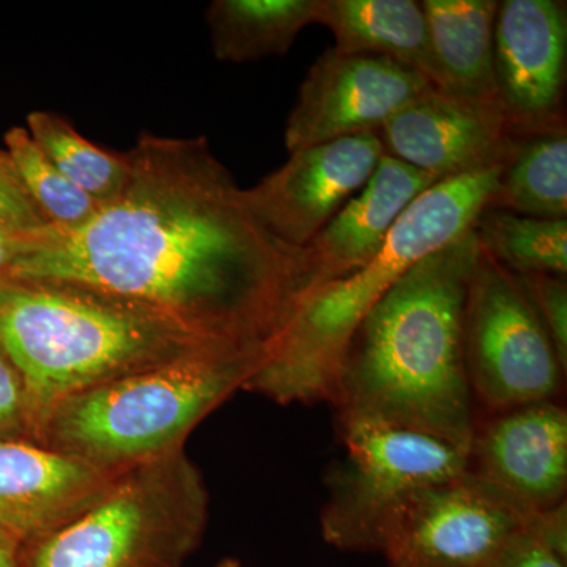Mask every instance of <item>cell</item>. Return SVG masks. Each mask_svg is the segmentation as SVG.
Masks as SVG:
<instances>
[{
    "instance_id": "6da1fadb",
    "label": "cell",
    "mask_w": 567,
    "mask_h": 567,
    "mask_svg": "<svg viewBox=\"0 0 567 567\" xmlns=\"http://www.w3.org/2000/svg\"><path fill=\"white\" fill-rule=\"evenodd\" d=\"M121 196L76 229L25 237L9 278L132 300L210 344L267 349L308 295L305 251L279 241L207 137L142 133Z\"/></svg>"
},
{
    "instance_id": "7a4b0ae2",
    "label": "cell",
    "mask_w": 567,
    "mask_h": 567,
    "mask_svg": "<svg viewBox=\"0 0 567 567\" xmlns=\"http://www.w3.org/2000/svg\"><path fill=\"white\" fill-rule=\"evenodd\" d=\"M477 252L472 229L410 268L361 320L331 402L338 427L404 429L466 454L480 415L464 352L466 292Z\"/></svg>"
},
{
    "instance_id": "3957f363",
    "label": "cell",
    "mask_w": 567,
    "mask_h": 567,
    "mask_svg": "<svg viewBox=\"0 0 567 567\" xmlns=\"http://www.w3.org/2000/svg\"><path fill=\"white\" fill-rule=\"evenodd\" d=\"M212 346L218 344L117 295L55 279L0 278V353L24 383L35 443L71 395Z\"/></svg>"
},
{
    "instance_id": "277c9868",
    "label": "cell",
    "mask_w": 567,
    "mask_h": 567,
    "mask_svg": "<svg viewBox=\"0 0 567 567\" xmlns=\"http://www.w3.org/2000/svg\"><path fill=\"white\" fill-rule=\"evenodd\" d=\"M503 166L445 178L421 193L371 262L306 298L268 342L245 390L281 405L331 404L358 324L410 268L473 229L494 199Z\"/></svg>"
},
{
    "instance_id": "5b68a950",
    "label": "cell",
    "mask_w": 567,
    "mask_h": 567,
    "mask_svg": "<svg viewBox=\"0 0 567 567\" xmlns=\"http://www.w3.org/2000/svg\"><path fill=\"white\" fill-rule=\"evenodd\" d=\"M265 349L212 346L71 395L41 425L37 443L125 472L182 447L235 391Z\"/></svg>"
},
{
    "instance_id": "8992f818",
    "label": "cell",
    "mask_w": 567,
    "mask_h": 567,
    "mask_svg": "<svg viewBox=\"0 0 567 567\" xmlns=\"http://www.w3.org/2000/svg\"><path fill=\"white\" fill-rule=\"evenodd\" d=\"M207 486L177 447L126 470L76 517L24 546V567H183L203 543Z\"/></svg>"
},
{
    "instance_id": "52a82bcc",
    "label": "cell",
    "mask_w": 567,
    "mask_h": 567,
    "mask_svg": "<svg viewBox=\"0 0 567 567\" xmlns=\"http://www.w3.org/2000/svg\"><path fill=\"white\" fill-rule=\"evenodd\" d=\"M344 456L324 476V543L341 551L382 554L410 499L468 472L466 454L432 436L374 424L338 427Z\"/></svg>"
},
{
    "instance_id": "ba28073f",
    "label": "cell",
    "mask_w": 567,
    "mask_h": 567,
    "mask_svg": "<svg viewBox=\"0 0 567 567\" xmlns=\"http://www.w3.org/2000/svg\"><path fill=\"white\" fill-rule=\"evenodd\" d=\"M464 352L470 390L486 413L561 394L567 371L524 287L481 246L466 292Z\"/></svg>"
},
{
    "instance_id": "9c48e42d",
    "label": "cell",
    "mask_w": 567,
    "mask_h": 567,
    "mask_svg": "<svg viewBox=\"0 0 567 567\" xmlns=\"http://www.w3.org/2000/svg\"><path fill=\"white\" fill-rule=\"evenodd\" d=\"M537 514L465 472L417 492L391 527L382 555L388 567H483L507 537L532 528Z\"/></svg>"
},
{
    "instance_id": "30bf717a",
    "label": "cell",
    "mask_w": 567,
    "mask_h": 567,
    "mask_svg": "<svg viewBox=\"0 0 567 567\" xmlns=\"http://www.w3.org/2000/svg\"><path fill=\"white\" fill-rule=\"evenodd\" d=\"M431 87L435 85L423 73L393 59L328 48L298 92L284 134L287 151L379 133L395 112Z\"/></svg>"
},
{
    "instance_id": "8fae6325",
    "label": "cell",
    "mask_w": 567,
    "mask_h": 567,
    "mask_svg": "<svg viewBox=\"0 0 567 567\" xmlns=\"http://www.w3.org/2000/svg\"><path fill=\"white\" fill-rule=\"evenodd\" d=\"M566 2H498L494 29L496 100L517 136L566 125Z\"/></svg>"
},
{
    "instance_id": "7c38bea8",
    "label": "cell",
    "mask_w": 567,
    "mask_h": 567,
    "mask_svg": "<svg viewBox=\"0 0 567 567\" xmlns=\"http://www.w3.org/2000/svg\"><path fill=\"white\" fill-rule=\"evenodd\" d=\"M383 155L377 133L311 145L245 189L246 200L279 241L303 249L363 188Z\"/></svg>"
},
{
    "instance_id": "4fadbf2b",
    "label": "cell",
    "mask_w": 567,
    "mask_h": 567,
    "mask_svg": "<svg viewBox=\"0 0 567 567\" xmlns=\"http://www.w3.org/2000/svg\"><path fill=\"white\" fill-rule=\"evenodd\" d=\"M386 155L436 181L503 166L517 134L498 103L431 87L380 128Z\"/></svg>"
},
{
    "instance_id": "5bb4252c",
    "label": "cell",
    "mask_w": 567,
    "mask_h": 567,
    "mask_svg": "<svg viewBox=\"0 0 567 567\" xmlns=\"http://www.w3.org/2000/svg\"><path fill=\"white\" fill-rule=\"evenodd\" d=\"M468 472L543 511L566 502L567 412L558 401L477 415Z\"/></svg>"
},
{
    "instance_id": "9a60e30c",
    "label": "cell",
    "mask_w": 567,
    "mask_h": 567,
    "mask_svg": "<svg viewBox=\"0 0 567 567\" xmlns=\"http://www.w3.org/2000/svg\"><path fill=\"white\" fill-rule=\"evenodd\" d=\"M122 473L31 440L0 442V528L28 546L91 506Z\"/></svg>"
},
{
    "instance_id": "2e32d148",
    "label": "cell",
    "mask_w": 567,
    "mask_h": 567,
    "mask_svg": "<svg viewBox=\"0 0 567 567\" xmlns=\"http://www.w3.org/2000/svg\"><path fill=\"white\" fill-rule=\"evenodd\" d=\"M436 182L385 153L363 188L305 246L306 298L371 262L405 208Z\"/></svg>"
},
{
    "instance_id": "e0dca14e",
    "label": "cell",
    "mask_w": 567,
    "mask_h": 567,
    "mask_svg": "<svg viewBox=\"0 0 567 567\" xmlns=\"http://www.w3.org/2000/svg\"><path fill=\"white\" fill-rule=\"evenodd\" d=\"M440 91L498 103L494 73L496 0H423Z\"/></svg>"
},
{
    "instance_id": "ac0fdd59",
    "label": "cell",
    "mask_w": 567,
    "mask_h": 567,
    "mask_svg": "<svg viewBox=\"0 0 567 567\" xmlns=\"http://www.w3.org/2000/svg\"><path fill=\"white\" fill-rule=\"evenodd\" d=\"M316 24L333 33L344 54L393 59L439 85L427 22L415 0H319Z\"/></svg>"
},
{
    "instance_id": "d6986e66",
    "label": "cell",
    "mask_w": 567,
    "mask_h": 567,
    "mask_svg": "<svg viewBox=\"0 0 567 567\" xmlns=\"http://www.w3.org/2000/svg\"><path fill=\"white\" fill-rule=\"evenodd\" d=\"M319 0H215L205 14L215 58L245 63L287 54L316 24Z\"/></svg>"
},
{
    "instance_id": "ffe728a7",
    "label": "cell",
    "mask_w": 567,
    "mask_h": 567,
    "mask_svg": "<svg viewBox=\"0 0 567 567\" xmlns=\"http://www.w3.org/2000/svg\"><path fill=\"white\" fill-rule=\"evenodd\" d=\"M487 208L529 218L566 219V125L517 137Z\"/></svg>"
},
{
    "instance_id": "44dd1931",
    "label": "cell",
    "mask_w": 567,
    "mask_h": 567,
    "mask_svg": "<svg viewBox=\"0 0 567 567\" xmlns=\"http://www.w3.org/2000/svg\"><path fill=\"white\" fill-rule=\"evenodd\" d=\"M25 130L52 164L100 207L125 189L132 167L128 153L99 147L55 112H31Z\"/></svg>"
},
{
    "instance_id": "7402d4cb",
    "label": "cell",
    "mask_w": 567,
    "mask_h": 567,
    "mask_svg": "<svg viewBox=\"0 0 567 567\" xmlns=\"http://www.w3.org/2000/svg\"><path fill=\"white\" fill-rule=\"evenodd\" d=\"M477 244L514 275L567 274V221L486 208L473 226Z\"/></svg>"
},
{
    "instance_id": "603a6c76",
    "label": "cell",
    "mask_w": 567,
    "mask_h": 567,
    "mask_svg": "<svg viewBox=\"0 0 567 567\" xmlns=\"http://www.w3.org/2000/svg\"><path fill=\"white\" fill-rule=\"evenodd\" d=\"M6 151L25 192L54 229H76L100 210V205L71 183L40 151L28 130L22 126L10 128L6 134Z\"/></svg>"
},
{
    "instance_id": "cb8c5ba5",
    "label": "cell",
    "mask_w": 567,
    "mask_h": 567,
    "mask_svg": "<svg viewBox=\"0 0 567 567\" xmlns=\"http://www.w3.org/2000/svg\"><path fill=\"white\" fill-rule=\"evenodd\" d=\"M529 303L554 342L559 361L567 371V282L566 276L516 275Z\"/></svg>"
},
{
    "instance_id": "d4e9b609",
    "label": "cell",
    "mask_w": 567,
    "mask_h": 567,
    "mask_svg": "<svg viewBox=\"0 0 567 567\" xmlns=\"http://www.w3.org/2000/svg\"><path fill=\"white\" fill-rule=\"evenodd\" d=\"M0 224L21 234L50 226L22 185L7 151H0Z\"/></svg>"
},
{
    "instance_id": "484cf974",
    "label": "cell",
    "mask_w": 567,
    "mask_h": 567,
    "mask_svg": "<svg viewBox=\"0 0 567 567\" xmlns=\"http://www.w3.org/2000/svg\"><path fill=\"white\" fill-rule=\"evenodd\" d=\"M31 440L24 383L13 364L0 353V442Z\"/></svg>"
},
{
    "instance_id": "4316f807",
    "label": "cell",
    "mask_w": 567,
    "mask_h": 567,
    "mask_svg": "<svg viewBox=\"0 0 567 567\" xmlns=\"http://www.w3.org/2000/svg\"><path fill=\"white\" fill-rule=\"evenodd\" d=\"M483 567H567V559L528 529H518Z\"/></svg>"
},
{
    "instance_id": "83f0119b",
    "label": "cell",
    "mask_w": 567,
    "mask_h": 567,
    "mask_svg": "<svg viewBox=\"0 0 567 567\" xmlns=\"http://www.w3.org/2000/svg\"><path fill=\"white\" fill-rule=\"evenodd\" d=\"M28 235L17 233V230H11L0 224V278L9 275L11 265L17 260Z\"/></svg>"
},
{
    "instance_id": "f1b7e54d",
    "label": "cell",
    "mask_w": 567,
    "mask_h": 567,
    "mask_svg": "<svg viewBox=\"0 0 567 567\" xmlns=\"http://www.w3.org/2000/svg\"><path fill=\"white\" fill-rule=\"evenodd\" d=\"M24 544L0 528V567H24Z\"/></svg>"
},
{
    "instance_id": "f546056e",
    "label": "cell",
    "mask_w": 567,
    "mask_h": 567,
    "mask_svg": "<svg viewBox=\"0 0 567 567\" xmlns=\"http://www.w3.org/2000/svg\"><path fill=\"white\" fill-rule=\"evenodd\" d=\"M212 567H241V563L237 558H224Z\"/></svg>"
}]
</instances>
